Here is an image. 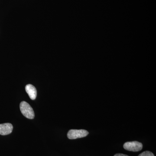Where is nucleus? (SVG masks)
<instances>
[{
	"mask_svg": "<svg viewBox=\"0 0 156 156\" xmlns=\"http://www.w3.org/2000/svg\"><path fill=\"white\" fill-rule=\"evenodd\" d=\"M138 156H154L153 153L149 151H145L142 153L140 154Z\"/></svg>",
	"mask_w": 156,
	"mask_h": 156,
	"instance_id": "423d86ee",
	"label": "nucleus"
},
{
	"mask_svg": "<svg viewBox=\"0 0 156 156\" xmlns=\"http://www.w3.org/2000/svg\"><path fill=\"white\" fill-rule=\"evenodd\" d=\"M20 111L23 115L28 119H33L35 116L33 109L30 105L25 101H23L20 105Z\"/></svg>",
	"mask_w": 156,
	"mask_h": 156,
	"instance_id": "f257e3e1",
	"label": "nucleus"
},
{
	"mask_svg": "<svg viewBox=\"0 0 156 156\" xmlns=\"http://www.w3.org/2000/svg\"><path fill=\"white\" fill-rule=\"evenodd\" d=\"M89 134V132L84 129H71L68 132L67 137L69 139H76L86 137Z\"/></svg>",
	"mask_w": 156,
	"mask_h": 156,
	"instance_id": "f03ea898",
	"label": "nucleus"
},
{
	"mask_svg": "<svg viewBox=\"0 0 156 156\" xmlns=\"http://www.w3.org/2000/svg\"><path fill=\"white\" fill-rule=\"evenodd\" d=\"M123 147L127 151L138 152L142 149L143 144L141 143L138 141H130L125 143L123 145Z\"/></svg>",
	"mask_w": 156,
	"mask_h": 156,
	"instance_id": "7ed1b4c3",
	"label": "nucleus"
},
{
	"mask_svg": "<svg viewBox=\"0 0 156 156\" xmlns=\"http://www.w3.org/2000/svg\"><path fill=\"white\" fill-rule=\"evenodd\" d=\"M13 126L10 123L0 124V134L6 135L10 134L13 131Z\"/></svg>",
	"mask_w": 156,
	"mask_h": 156,
	"instance_id": "20e7f679",
	"label": "nucleus"
},
{
	"mask_svg": "<svg viewBox=\"0 0 156 156\" xmlns=\"http://www.w3.org/2000/svg\"><path fill=\"white\" fill-rule=\"evenodd\" d=\"M25 90L31 99L34 100L36 99L37 95V91L35 87L32 85L28 84L26 86Z\"/></svg>",
	"mask_w": 156,
	"mask_h": 156,
	"instance_id": "39448f33",
	"label": "nucleus"
},
{
	"mask_svg": "<svg viewBox=\"0 0 156 156\" xmlns=\"http://www.w3.org/2000/svg\"><path fill=\"white\" fill-rule=\"evenodd\" d=\"M114 156H129L123 154H116Z\"/></svg>",
	"mask_w": 156,
	"mask_h": 156,
	"instance_id": "0eeeda50",
	"label": "nucleus"
}]
</instances>
